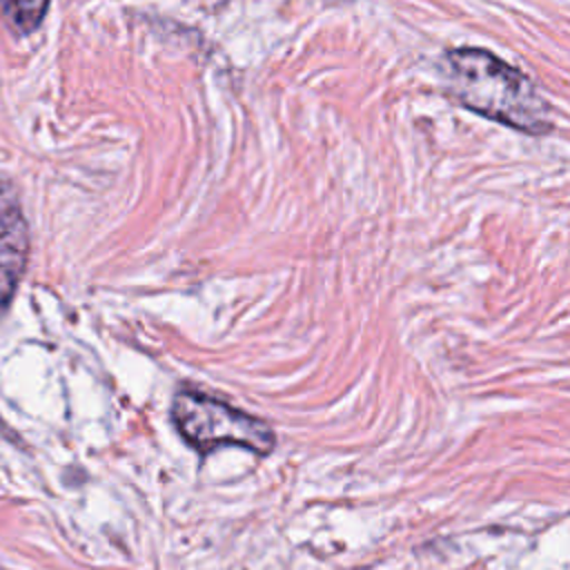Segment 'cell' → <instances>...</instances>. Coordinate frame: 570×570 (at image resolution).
Segmentation results:
<instances>
[{
	"instance_id": "cell-2",
	"label": "cell",
	"mask_w": 570,
	"mask_h": 570,
	"mask_svg": "<svg viewBox=\"0 0 570 570\" xmlns=\"http://www.w3.org/2000/svg\"><path fill=\"white\" fill-rule=\"evenodd\" d=\"M171 416L180 434L200 452L236 445L256 454H269L276 441L265 421L203 392H178Z\"/></svg>"
},
{
	"instance_id": "cell-4",
	"label": "cell",
	"mask_w": 570,
	"mask_h": 570,
	"mask_svg": "<svg viewBox=\"0 0 570 570\" xmlns=\"http://www.w3.org/2000/svg\"><path fill=\"white\" fill-rule=\"evenodd\" d=\"M47 7H49V0H0V9L4 18L20 33H29L38 29L47 13Z\"/></svg>"
},
{
	"instance_id": "cell-3",
	"label": "cell",
	"mask_w": 570,
	"mask_h": 570,
	"mask_svg": "<svg viewBox=\"0 0 570 570\" xmlns=\"http://www.w3.org/2000/svg\"><path fill=\"white\" fill-rule=\"evenodd\" d=\"M29 254V229L13 191L0 189V318L9 309Z\"/></svg>"
},
{
	"instance_id": "cell-1",
	"label": "cell",
	"mask_w": 570,
	"mask_h": 570,
	"mask_svg": "<svg viewBox=\"0 0 570 570\" xmlns=\"http://www.w3.org/2000/svg\"><path fill=\"white\" fill-rule=\"evenodd\" d=\"M448 89L468 109L525 134H546L550 109L528 76L485 49L445 53Z\"/></svg>"
}]
</instances>
